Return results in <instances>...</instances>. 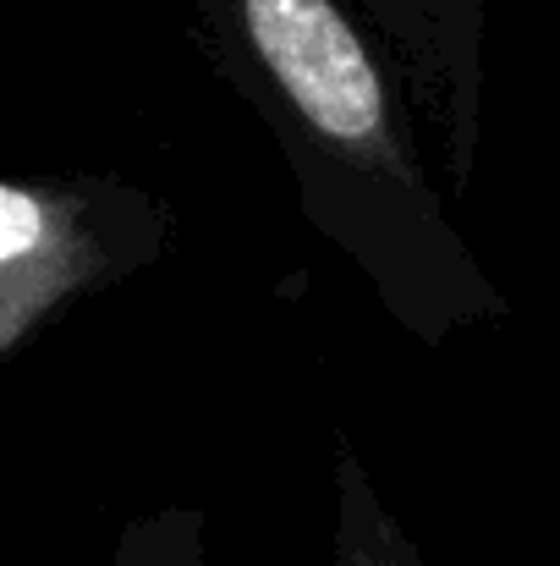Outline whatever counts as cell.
<instances>
[{"label": "cell", "mask_w": 560, "mask_h": 566, "mask_svg": "<svg viewBox=\"0 0 560 566\" xmlns=\"http://www.w3.org/2000/svg\"><path fill=\"white\" fill-rule=\"evenodd\" d=\"M209 66L275 138L308 226L423 347L511 314L456 231L418 111L363 17L341 0H192Z\"/></svg>", "instance_id": "obj_1"}, {"label": "cell", "mask_w": 560, "mask_h": 566, "mask_svg": "<svg viewBox=\"0 0 560 566\" xmlns=\"http://www.w3.org/2000/svg\"><path fill=\"white\" fill-rule=\"evenodd\" d=\"M171 209L133 182H0V353L17 358L66 303L155 264Z\"/></svg>", "instance_id": "obj_2"}, {"label": "cell", "mask_w": 560, "mask_h": 566, "mask_svg": "<svg viewBox=\"0 0 560 566\" xmlns=\"http://www.w3.org/2000/svg\"><path fill=\"white\" fill-rule=\"evenodd\" d=\"M390 55L418 127L434 138L445 192H473L484 155V39L495 0H352Z\"/></svg>", "instance_id": "obj_3"}]
</instances>
